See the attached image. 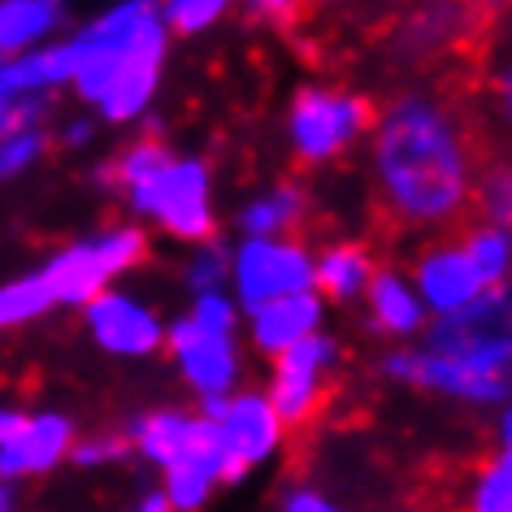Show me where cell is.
<instances>
[{"label": "cell", "mask_w": 512, "mask_h": 512, "mask_svg": "<svg viewBox=\"0 0 512 512\" xmlns=\"http://www.w3.org/2000/svg\"><path fill=\"white\" fill-rule=\"evenodd\" d=\"M378 187L382 217L395 235L434 222H465L473 178L491 161L486 126L469 100L447 92L400 96L378 122Z\"/></svg>", "instance_id": "1"}, {"label": "cell", "mask_w": 512, "mask_h": 512, "mask_svg": "<svg viewBox=\"0 0 512 512\" xmlns=\"http://www.w3.org/2000/svg\"><path fill=\"white\" fill-rule=\"evenodd\" d=\"M165 57V22L152 0H122L100 22H92L74 40V87L83 100L105 96V87L126 66H161Z\"/></svg>", "instance_id": "2"}, {"label": "cell", "mask_w": 512, "mask_h": 512, "mask_svg": "<svg viewBox=\"0 0 512 512\" xmlns=\"http://www.w3.org/2000/svg\"><path fill=\"white\" fill-rule=\"evenodd\" d=\"M131 204L139 213H152L178 239L200 243L213 235L209 170L200 161H165L152 178L131 187Z\"/></svg>", "instance_id": "3"}, {"label": "cell", "mask_w": 512, "mask_h": 512, "mask_svg": "<svg viewBox=\"0 0 512 512\" xmlns=\"http://www.w3.org/2000/svg\"><path fill=\"white\" fill-rule=\"evenodd\" d=\"M144 248H148V239L139 235V230H131V226L109 230L105 239L57 252L53 261L44 265V283L57 304H87L113 274L131 270L139 256H144Z\"/></svg>", "instance_id": "4"}, {"label": "cell", "mask_w": 512, "mask_h": 512, "mask_svg": "<svg viewBox=\"0 0 512 512\" xmlns=\"http://www.w3.org/2000/svg\"><path fill=\"white\" fill-rule=\"evenodd\" d=\"M278 356V374H274V413L283 426L291 430H304L309 421H317L326 413L330 395H335V387H326V365L335 361V348H330L326 339H313L300 335L296 343H287Z\"/></svg>", "instance_id": "5"}, {"label": "cell", "mask_w": 512, "mask_h": 512, "mask_svg": "<svg viewBox=\"0 0 512 512\" xmlns=\"http://www.w3.org/2000/svg\"><path fill=\"white\" fill-rule=\"evenodd\" d=\"M374 126V109L356 96L343 92H300L296 113H291V139H296V157L304 165L326 161L343 152L356 135Z\"/></svg>", "instance_id": "6"}, {"label": "cell", "mask_w": 512, "mask_h": 512, "mask_svg": "<svg viewBox=\"0 0 512 512\" xmlns=\"http://www.w3.org/2000/svg\"><path fill=\"white\" fill-rule=\"evenodd\" d=\"M486 0H417L395 27V48L408 61H430L460 44H478Z\"/></svg>", "instance_id": "7"}, {"label": "cell", "mask_w": 512, "mask_h": 512, "mask_svg": "<svg viewBox=\"0 0 512 512\" xmlns=\"http://www.w3.org/2000/svg\"><path fill=\"white\" fill-rule=\"evenodd\" d=\"M235 283L239 300L256 309V304L287 296V291H304L313 283V261L296 243H274V235H252L248 248L235 261Z\"/></svg>", "instance_id": "8"}, {"label": "cell", "mask_w": 512, "mask_h": 512, "mask_svg": "<svg viewBox=\"0 0 512 512\" xmlns=\"http://www.w3.org/2000/svg\"><path fill=\"white\" fill-rule=\"evenodd\" d=\"M217 434H222V478H239L248 465L265 460L278 447L283 421H278L270 400H261V395H239V400L226 404V413L217 417Z\"/></svg>", "instance_id": "9"}, {"label": "cell", "mask_w": 512, "mask_h": 512, "mask_svg": "<svg viewBox=\"0 0 512 512\" xmlns=\"http://www.w3.org/2000/svg\"><path fill=\"white\" fill-rule=\"evenodd\" d=\"M74 443V426L57 413L18 417V426L0 439V473L5 478H35L61 465Z\"/></svg>", "instance_id": "10"}, {"label": "cell", "mask_w": 512, "mask_h": 512, "mask_svg": "<svg viewBox=\"0 0 512 512\" xmlns=\"http://www.w3.org/2000/svg\"><path fill=\"white\" fill-rule=\"evenodd\" d=\"M170 348L183 365V374L191 387H200L204 395L209 391H226L235 382V348H230V330H213L187 317L170 330Z\"/></svg>", "instance_id": "11"}, {"label": "cell", "mask_w": 512, "mask_h": 512, "mask_svg": "<svg viewBox=\"0 0 512 512\" xmlns=\"http://www.w3.org/2000/svg\"><path fill=\"white\" fill-rule=\"evenodd\" d=\"M87 326H92L96 343L118 356H148L161 343V326L144 304L126 296H96L87 300Z\"/></svg>", "instance_id": "12"}, {"label": "cell", "mask_w": 512, "mask_h": 512, "mask_svg": "<svg viewBox=\"0 0 512 512\" xmlns=\"http://www.w3.org/2000/svg\"><path fill=\"white\" fill-rule=\"evenodd\" d=\"M417 283H421L426 300H430L439 313H456L460 304H469V300L486 287L482 274L473 270L469 252L452 248V243H439V248L421 252V261H417Z\"/></svg>", "instance_id": "13"}, {"label": "cell", "mask_w": 512, "mask_h": 512, "mask_svg": "<svg viewBox=\"0 0 512 512\" xmlns=\"http://www.w3.org/2000/svg\"><path fill=\"white\" fill-rule=\"evenodd\" d=\"M252 313H256V322H252L256 343H261V352L274 356V352H283L287 343H296L300 335H309L317 326V317H322V304L304 287V291H287V296L256 304Z\"/></svg>", "instance_id": "14"}, {"label": "cell", "mask_w": 512, "mask_h": 512, "mask_svg": "<svg viewBox=\"0 0 512 512\" xmlns=\"http://www.w3.org/2000/svg\"><path fill=\"white\" fill-rule=\"evenodd\" d=\"M74 79V44H53L40 53H14L0 61V100L22 92H48V87Z\"/></svg>", "instance_id": "15"}, {"label": "cell", "mask_w": 512, "mask_h": 512, "mask_svg": "<svg viewBox=\"0 0 512 512\" xmlns=\"http://www.w3.org/2000/svg\"><path fill=\"white\" fill-rule=\"evenodd\" d=\"M217 478H222V434H213L165 465V491H170L165 499H170V508H200Z\"/></svg>", "instance_id": "16"}, {"label": "cell", "mask_w": 512, "mask_h": 512, "mask_svg": "<svg viewBox=\"0 0 512 512\" xmlns=\"http://www.w3.org/2000/svg\"><path fill=\"white\" fill-rule=\"evenodd\" d=\"M217 434V421H187L178 413H152L135 426V443L139 452H144L148 460H157V465H170L174 456L191 452V447H200L204 439H213Z\"/></svg>", "instance_id": "17"}, {"label": "cell", "mask_w": 512, "mask_h": 512, "mask_svg": "<svg viewBox=\"0 0 512 512\" xmlns=\"http://www.w3.org/2000/svg\"><path fill=\"white\" fill-rule=\"evenodd\" d=\"M61 27L57 0H0V53H27L35 40Z\"/></svg>", "instance_id": "18"}, {"label": "cell", "mask_w": 512, "mask_h": 512, "mask_svg": "<svg viewBox=\"0 0 512 512\" xmlns=\"http://www.w3.org/2000/svg\"><path fill=\"white\" fill-rule=\"evenodd\" d=\"M465 222H491L499 230H512V161H495L491 157L478 170Z\"/></svg>", "instance_id": "19"}, {"label": "cell", "mask_w": 512, "mask_h": 512, "mask_svg": "<svg viewBox=\"0 0 512 512\" xmlns=\"http://www.w3.org/2000/svg\"><path fill=\"white\" fill-rule=\"evenodd\" d=\"M369 278H374L369 252L365 248H352V243H343V248H330L322 256V265L313 270V283L322 287L330 300H352L356 291L369 283Z\"/></svg>", "instance_id": "20"}, {"label": "cell", "mask_w": 512, "mask_h": 512, "mask_svg": "<svg viewBox=\"0 0 512 512\" xmlns=\"http://www.w3.org/2000/svg\"><path fill=\"white\" fill-rule=\"evenodd\" d=\"M369 300H374V326L378 330H391V335H413L421 326V304L413 300L395 274H378L369 278Z\"/></svg>", "instance_id": "21"}, {"label": "cell", "mask_w": 512, "mask_h": 512, "mask_svg": "<svg viewBox=\"0 0 512 512\" xmlns=\"http://www.w3.org/2000/svg\"><path fill=\"white\" fill-rule=\"evenodd\" d=\"M460 239H465V252L473 261V270L482 274V283H499L512 265V243L499 226L491 222H460Z\"/></svg>", "instance_id": "22"}, {"label": "cell", "mask_w": 512, "mask_h": 512, "mask_svg": "<svg viewBox=\"0 0 512 512\" xmlns=\"http://www.w3.org/2000/svg\"><path fill=\"white\" fill-rule=\"evenodd\" d=\"M53 291H48L44 274H31V278H18V283L0 287V330L9 326H27L35 317H44L53 309Z\"/></svg>", "instance_id": "23"}, {"label": "cell", "mask_w": 512, "mask_h": 512, "mask_svg": "<svg viewBox=\"0 0 512 512\" xmlns=\"http://www.w3.org/2000/svg\"><path fill=\"white\" fill-rule=\"evenodd\" d=\"M300 213H304V196L296 191V183H287L243 213V230H248V235H274V230L300 226Z\"/></svg>", "instance_id": "24"}, {"label": "cell", "mask_w": 512, "mask_h": 512, "mask_svg": "<svg viewBox=\"0 0 512 512\" xmlns=\"http://www.w3.org/2000/svg\"><path fill=\"white\" fill-rule=\"evenodd\" d=\"M165 161H170V152H165L157 139H139L131 152H122V157L113 161V165H105V170H100V178H105V183H122L126 191H131L135 183H144V178L157 174Z\"/></svg>", "instance_id": "25"}, {"label": "cell", "mask_w": 512, "mask_h": 512, "mask_svg": "<svg viewBox=\"0 0 512 512\" xmlns=\"http://www.w3.org/2000/svg\"><path fill=\"white\" fill-rule=\"evenodd\" d=\"M473 508L512 512V447L478 469V482H473Z\"/></svg>", "instance_id": "26"}, {"label": "cell", "mask_w": 512, "mask_h": 512, "mask_svg": "<svg viewBox=\"0 0 512 512\" xmlns=\"http://www.w3.org/2000/svg\"><path fill=\"white\" fill-rule=\"evenodd\" d=\"M44 152V135L35 131V126H18V131H5L0 135V183L5 178L22 174L27 165Z\"/></svg>", "instance_id": "27"}, {"label": "cell", "mask_w": 512, "mask_h": 512, "mask_svg": "<svg viewBox=\"0 0 512 512\" xmlns=\"http://www.w3.org/2000/svg\"><path fill=\"white\" fill-rule=\"evenodd\" d=\"M222 9H226V0H170V5H165V14H170V22L178 31L191 35V31L209 27Z\"/></svg>", "instance_id": "28"}, {"label": "cell", "mask_w": 512, "mask_h": 512, "mask_svg": "<svg viewBox=\"0 0 512 512\" xmlns=\"http://www.w3.org/2000/svg\"><path fill=\"white\" fill-rule=\"evenodd\" d=\"M191 317H196V322H204V326H213V330H230V326H235V309H230L222 296H213V291H204Z\"/></svg>", "instance_id": "29"}, {"label": "cell", "mask_w": 512, "mask_h": 512, "mask_svg": "<svg viewBox=\"0 0 512 512\" xmlns=\"http://www.w3.org/2000/svg\"><path fill=\"white\" fill-rule=\"evenodd\" d=\"M126 452V439H87L74 447V460L79 465H105V460H118Z\"/></svg>", "instance_id": "30"}, {"label": "cell", "mask_w": 512, "mask_h": 512, "mask_svg": "<svg viewBox=\"0 0 512 512\" xmlns=\"http://www.w3.org/2000/svg\"><path fill=\"white\" fill-rule=\"evenodd\" d=\"M222 270H226L222 252H217V248H204V252H200V261H196V270H191V283H200V287H213L217 278H222Z\"/></svg>", "instance_id": "31"}, {"label": "cell", "mask_w": 512, "mask_h": 512, "mask_svg": "<svg viewBox=\"0 0 512 512\" xmlns=\"http://www.w3.org/2000/svg\"><path fill=\"white\" fill-rule=\"evenodd\" d=\"M261 9H265L270 18H278V22L291 18V0H261Z\"/></svg>", "instance_id": "32"}, {"label": "cell", "mask_w": 512, "mask_h": 512, "mask_svg": "<svg viewBox=\"0 0 512 512\" xmlns=\"http://www.w3.org/2000/svg\"><path fill=\"white\" fill-rule=\"evenodd\" d=\"M87 139H92V126L87 122H70L66 126V144H87Z\"/></svg>", "instance_id": "33"}, {"label": "cell", "mask_w": 512, "mask_h": 512, "mask_svg": "<svg viewBox=\"0 0 512 512\" xmlns=\"http://www.w3.org/2000/svg\"><path fill=\"white\" fill-rule=\"evenodd\" d=\"M287 508H313L317 512V508H326V499H317V495H291Z\"/></svg>", "instance_id": "34"}, {"label": "cell", "mask_w": 512, "mask_h": 512, "mask_svg": "<svg viewBox=\"0 0 512 512\" xmlns=\"http://www.w3.org/2000/svg\"><path fill=\"white\" fill-rule=\"evenodd\" d=\"M5 508H14V486H9V478L0 473V512Z\"/></svg>", "instance_id": "35"}, {"label": "cell", "mask_w": 512, "mask_h": 512, "mask_svg": "<svg viewBox=\"0 0 512 512\" xmlns=\"http://www.w3.org/2000/svg\"><path fill=\"white\" fill-rule=\"evenodd\" d=\"M18 426V413H9V408H0V439H5L9 430Z\"/></svg>", "instance_id": "36"}, {"label": "cell", "mask_w": 512, "mask_h": 512, "mask_svg": "<svg viewBox=\"0 0 512 512\" xmlns=\"http://www.w3.org/2000/svg\"><path fill=\"white\" fill-rule=\"evenodd\" d=\"M144 508H148V512H161V508H170V499H165V495H148Z\"/></svg>", "instance_id": "37"}, {"label": "cell", "mask_w": 512, "mask_h": 512, "mask_svg": "<svg viewBox=\"0 0 512 512\" xmlns=\"http://www.w3.org/2000/svg\"><path fill=\"white\" fill-rule=\"evenodd\" d=\"M9 131V100H0V135Z\"/></svg>", "instance_id": "38"}, {"label": "cell", "mask_w": 512, "mask_h": 512, "mask_svg": "<svg viewBox=\"0 0 512 512\" xmlns=\"http://www.w3.org/2000/svg\"><path fill=\"white\" fill-rule=\"evenodd\" d=\"M504 105H508V118H512V74L504 79Z\"/></svg>", "instance_id": "39"}, {"label": "cell", "mask_w": 512, "mask_h": 512, "mask_svg": "<svg viewBox=\"0 0 512 512\" xmlns=\"http://www.w3.org/2000/svg\"><path fill=\"white\" fill-rule=\"evenodd\" d=\"M504 439H508V447H512V413L504 417Z\"/></svg>", "instance_id": "40"}]
</instances>
